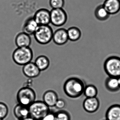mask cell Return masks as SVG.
<instances>
[{"mask_svg": "<svg viewBox=\"0 0 120 120\" xmlns=\"http://www.w3.org/2000/svg\"><path fill=\"white\" fill-rule=\"evenodd\" d=\"M85 86L82 79L77 77H71L65 81L64 91L67 95L71 98H78L83 94Z\"/></svg>", "mask_w": 120, "mask_h": 120, "instance_id": "6da1fadb", "label": "cell"}, {"mask_svg": "<svg viewBox=\"0 0 120 120\" xmlns=\"http://www.w3.org/2000/svg\"><path fill=\"white\" fill-rule=\"evenodd\" d=\"M33 57V52L30 47L17 48L12 54L14 61L20 66H24L31 62Z\"/></svg>", "mask_w": 120, "mask_h": 120, "instance_id": "7a4b0ae2", "label": "cell"}, {"mask_svg": "<svg viewBox=\"0 0 120 120\" xmlns=\"http://www.w3.org/2000/svg\"><path fill=\"white\" fill-rule=\"evenodd\" d=\"M104 69L108 76L118 78L120 76V57L112 56L107 58L104 62Z\"/></svg>", "mask_w": 120, "mask_h": 120, "instance_id": "3957f363", "label": "cell"}, {"mask_svg": "<svg viewBox=\"0 0 120 120\" xmlns=\"http://www.w3.org/2000/svg\"><path fill=\"white\" fill-rule=\"evenodd\" d=\"M53 33L52 27L49 25L39 26L34 34L35 40L39 44L47 45L52 39Z\"/></svg>", "mask_w": 120, "mask_h": 120, "instance_id": "277c9868", "label": "cell"}, {"mask_svg": "<svg viewBox=\"0 0 120 120\" xmlns=\"http://www.w3.org/2000/svg\"><path fill=\"white\" fill-rule=\"evenodd\" d=\"M30 116L36 120H41L50 111L49 107L43 101H35L28 107Z\"/></svg>", "mask_w": 120, "mask_h": 120, "instance_id": "5b68a950", "label": "cell"}, {"mask_svg": "<svg viewBox=\"0 0 120 120\" xmlns=\"http://www.w3.org/2000/svg\"><path fill=\"white\" fill-rule=\"evenodd\" d=\"M36 94L35 91L30 87H24L21 88L17 95L19 104L29 107L35 101Z\"/></svg>", "mask_w": 120, "mask_h": 120, "instance_id": "8992f818", "label": "cell"}, {"mask_svg": "<svg viewBox=\"0 0 120 120\" xmlns=\"http://www.w3.org/2000/svg\"><path fill=\"white\" fill-rule=\"evenodd\" d=\"M50 23L55 26L60 27L66 24L68 16L63 9H52L50 11Z\"/></svg>", "mask_w": 120, "mask_h": 120, "instance_id": "52a82bcc", "label": "cell"}, {"mask_svg": "<svg viewBox=\"0 0 120 120\" xmlns=\"http://www.w3.org/2000/svg\"><path fill=\"white\" fill-rule=\"evenodd\" d=\"M39 26L49 25L50 23V12L48 10L42 8L36 12L33 16Z\"/></svg>", "mask_w": 120, "mask_h": 120, "instance_id": "ba28073f", "label": "cell"}, {"mask_svg": "<svg viewBox=\"0 0 120 120\" xmlns=\"http://www.w3.org/2000/svg\"><path fill=\"white\" fill-rule=\"evenodd\" d=\"M100 106L99 99L97 97L86 98L83 101V107L88 113H93L97 112Z\"/></svg>", "mask_w": 120, "mask_h": 120, "instance_id": "9c48e42d", "label": "cell"}, {"mask_svg": "<svg viewBox=\"0 0 120 120\" xmlns=\"http://www.w3.org/2000/svg\"><path fill=\"white\" fill-rule=\"evenodd\" d=\"M52 40L57 45H63L66 43L69 40L67 30L64 28L56 30L53 33Z\"/></svg>", "mask_w": 120, "mask_h": 120, "instance_id": "30bf717a", "label": "cell"}, {"mask_svg": "<svg viewBox=\"0 0 120 120\" xmlns=\"http://www.w3.org/2000/svg\"><path fill=\"white\" fill-rule=\"evenodd\" d=\"M23 72L26 77L33 78L38 77L40 74L41 71L34 62H31L23 66Z\"/></svg>", "mask_w": 120, "mask_h": 120, "instance_id": "8fae6325", "label": "cell"}, {"mask_svg": "<svg viewBox=\"0 0 120 120\" xmlns=\"http://www.w3.org/2000/svg\"><path fill=\"white\" fill-rule=\"evenodd\" d=\"M15 42L18 48L28 47L31 44V38L26 33L21 32L17 35Z\"/></svg>", "mask_w": 120, "mask_h": 120, "instance_id": "7c38bea8", "label": "cell"}, {"mask_svg": "<svg viewBox=\"0 0 120 120\" xmlns=\"http://www.w3.org/2000/svg\"><path fill=\"white\" fill-rule=\"evenodd\" d=\"M39 26L33 17H29L26 20L23 27V31L26 34L31 35L34 33Z\"/></svg>", "mask_w": 120, "mask_h": 120, "instance_id": "4fadbf2b", "label": "cell"}, {"mask_svg": "<svg viewBox=\"0 0 120 120\" xmlns=\"http://www.w3.org/2000/svg\"><path fill=\"white\" fill-rule=\"evenodd\" d=\"M109 15H114L120 10V0H105L103 4Z\"/></svg>", "mask_w": 120, "mask_h": 120, "instance_id": "5bb4252c", "label": "cell"}, {"mask_svg": "<svg viewBox=\"0 0 120 120\" xmlns=\"http://www.w3.org/2000/svg\"><path fill=\"white\" fill-rule=\"evenodd\" d=\"M105 118L106 120H120V105H111L106 111Z\"/></svg>", "mask_w": 120, "mask_h": 120, "instance_id": "9a60e30c", "label": "cell"}, {"mask_svg": "<svg viewBox=\"0 0 120 120\" xmlns=\"http://www.w3.org/2000/svg\"><path fill=\"white\" fill-rule=\"evenodd\" d=\"M43 101L49 107L55 106L58 97L56 92L52 90H48L45 92L43 95Z\"/></svg>", "mask_w": 120, "mask_h": 120, "instance_id": "2e32d148", "label": "cell"}, {"mask_svg": "<svg viewBox=\"0 0 120 120\" xmlns=\"http://www.w3.org/2000/svg\"><path fill=\"white\" fill-rule=\"evenodd\" d=\"M105 85L106 89L111 92H116L120 90L118 79L108 76L105 81Z\"/></svg>", "mask_w": 120, "mask_h": 120, "instance_id": "e0dca14e", "label": "cell"}, {"mask_svg": "<svg viewBox=\"0 0 120 120\" xmlns=\"http://www.w3.org/2000/svg\"><path fill=\"white\" fill-rule=\"evenodd\" d=\"M14 114L19 120L23 119L30 116L28 107L18 104L14 109Z\"/></svg>", "mask_w": 120, "mask_h": 120, "instance_id": "ac0fdd59", "label": "cell"}, {"mask_svg": "<svg viewBox=\"0 0 120 120\" xmlns=\"http://www.w3.org/2000/svg\"><path fill=\"white\" fill-rule=\"evenodd\" d=\"M34 63L41 71L47 69L50 65L49 59L45 55H41L36 58Z\"/></svg>", "mask_w": 120, "mask_h": 120, "instance_id": "d6986e66", "label": "cell"}, {"mask_svg": "<svg viewBox=\"0 0 120 120\" xmlns=\"http://www.w3.org/2000/svg\"><path fill=\"white\" fill-rule=\"evenodd\" d=\"M95 17L100 21H104L109 19L110 15L105 9L103 5L98 6L94 11Z\"/></svg>", "mask_w": 120, "mask_h": 120, "instance_id": "ffe728a7", "label": "cell"}, {"mask_svg": "<svg viewBox=\"0 0 120 120\" xmlns=\"http://www.w3.org/2000/svg\"><path fill=\"white\" fill-rule=\"evenodd\" d=\"M67 32L69 40L71 41H77L81 37V31L77 27H71L67 30Z\"/></svg>", "mask_w": 120, "mask_h": 120, "instance_id": "44dd1931", "label": "cell"}, {"mask_svg": "<svg viewBox=\"0 0 120 120\" xmlns=\"http://www.w3.org/2000/svg\"><path fill=\"white\" fill-rule=\"evenodd\" d=\"M98 94L97 88L93 85L86 86L83 94L86 98H93L97 97Z\"/></svg>", "mask_w": 120, "mask_h": 120, "instance_id": "7402d4cb", "label": "cell"}, {"mask_svg": "<svg viewBox=\"0 0 120 120\" xmlns=\"http://www.w3.org/2000/svg\"><path fill=\"white\" fill-rule=\"evenodd\" d=\"M55 120H71L70 114L64 110H61L55 113Z\"/></svg>", "mask_w": 120, "mask_h": 120, "instance_id": "603a6c76", "label": "cell"}, {"mask_svg": "<svg viewBox=\"0 0 120 120\" xmlns=\"http://www.w3.org/2000/svg\"><path fill=\"white\" fill-rule=\"evenodd\" d=\"M50 5L52 9H62L65 4L64 0H49Z\"/></svg>", "mask_w": 120, "mask_h": 120, "instance_id": "cb8c5ba5", "label": "cell"}, {"mask_svg": "<svg viewBox=\"0 0 120 120\" xmlns=\"http://www.w3.org/2000/svg\"><path fill=\"white\" fill-rule=\"evenodd\" d=\"M9 109L5 103L0 102V119L3 120L8 116Z\"/></svg>", "mask_w": 120, "mask_h": 120, "instance_id": "d4e9b609", "label": "cell"}, {"mask_svg": "<svg viewBox=\"0 0 120 120\" xmlns=\"http://www.w3.org/2000/svg\"><path fill=\"white\" fill-rule=\"evenodd\" d=\"M66 106V102L64 99H58L55 106L59 109H62L64 108Z\"/></svg>", "mask_w": 120, "mask_h": 120, "instance_id": "484cf974", "label": "cell"}, {"mask_svg": "<svg viewBox=\"0 0 120 120\" xmlns=\"http://www.w3.org/2000/svg\"><path fill=\"white\" fill-rule=\"evenodd\" d=\"M41 120H55V113L50 111Z\"/></svg>", "mask_w": 120, "mask_h": 120, "instance_id": "4316f807", "label": "cell"}, {"mask_svg": "<svg viewBox=\"0 0 120 120\" xmlns=\"http://www.w3.org/2000/svg\"><path fill=\"white\" fill-rule=\"evenodd\" d=\"M36 120L35 119L33 118V117H31V116H29L28 117H27V118H25L23 119H21V120Z\"/></svg>", "mask_w": 120, "mask_h": 120, "instance_id": "83f0119b", "label": "cell"}, {"mask_svg": "<svg viewBox=\"0 0 120 120\" xmlns=\"http://www.w3.org/2000/svg\"><path fill=\"white\" fill-rule=\"evenodd\" d=\"M119 81V85H120V76L118 78Z\"/></svg>", "mask_w": 120, "mask_h": 120, "instance_id": "f1b7e54d", "label": "cell"}, {"mask_svg": "<svg viewBox=\"0 0 120 120\" xmlns=\"http://www.w3.org/2000/svg\"><path fill=\"white\" fill-rule=\"evenodd\" d=\"M0 120H2V119H0Z\"/></svg>", "mask_w": 120, "mask_h": 120, "instance_id": "f546056e", "label": "cell"}, {"mask_svg": "<svg viewBox=\"0 0 120 120\" xmlns=\"http://www.w3.org/2000/svg\"><path fill=\"white\" fill-rule=\"evenodd\" d=\"M106 120V119H105V120Z\"/></svg>", "mask_w": 120, "mask_h": 120, "instance_id": "4dcf8cb0", "label": "cell"}]
</instances>
